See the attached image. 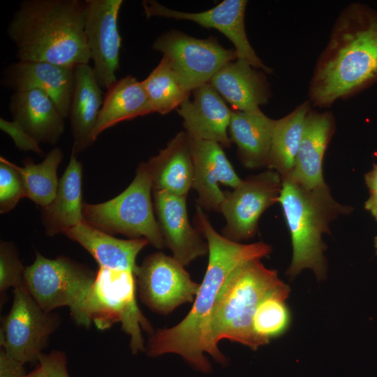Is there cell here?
I'll use <instances>...</instances> for the list:
<instances>
[{
  "mask_svg": "<svg viewBox=\"0 0 377 377\" xmlns=\"http://www.w3.org/2000/svg\"><path fill=\"white\" fill-rule=\"evenodd\" d=\"M195 221L208 244V265L193 304L176 325L149 334L145 348L149 357L174 353L203 374L212 371L205 356V343L219 294L230 274L243 263L267 256L272 247L263 242L244 244L217 232L197 205Z\"/></svg>",
  "mask_w": 377,
  "mask_h": 377,
  "instance_id": "1",
  "label": "cell"
},
{
  "mask_svg": "<svg viewBox=\"0 0 377 377\" xmlns=\"http://www.w3.org/2000/svg\"><path fill=\"white\" fill-rule=\"evenodd\" d=\"M377 81V13L358 3L337 18L318 59L309 96L314 106H330Z\"/></svg>",
  "mask_w": 377,
  "mask_h": 377,
  "instance_id": "2",
  "label": "cell"
},
{
  "mask_svg": "<svg viewBox=\"0 0 377 377\" xmlns=\"http://www.w3.org/2000/svg\"><path fill=\"white\" fill-rule=\"evenodd\" d=\"M84 16L85 1L23 0L6 31L18 60L75 68L91 59Z\"/></svg>",
  "mask_w": 377,
  "mask_h": 377,
  "instance_id": "3",
  "label": "cell"
},
{
  "mask_svg": "<svg viewBox=\"0 0 377 377\" xmlns=\"http://www.w3.org/2000/svg\"><path fill=\"white\" fill-rule=\"evenodd\" d=\"M283 283L277 272L265 267L260 259L249 260L238 267L219 294L211 318L205 353L226 365L227 358L218 348L221 340L228 339L253 350L258 349L252 329L253 316L261 301Z\"/></svg>",
  "mask_w": 377,
  "mask_h": 377,
  "instance_id": "4",
  "label": "cell"
},
{
  "mask_svg": "<svg viewBox=\"0 0 377 377\" xmlns=\"http://www.w3.org/2000/svg\"><path fill=\"white\" fill-rule=\"evenodd\" d=\"M279 202L293 245V258L288 274L294 276L309 268L318 279H323L326 260L322 236L330 232L332 221L348 214L352 208L336 201L326 184L310 188L288 178L282 179Z\"/></svg>",
  "mask_w": 377,
  "mask_h": 377,
  "instance_id": "5",
  "label": "cell"
},
{
  "mask_svg": "<svg viewBox=\"0 0 377 377\" xmlns=\"http://www.w3.org/2000/svg\"><path fill=\"white\" fill-rule=\"evenodd\" d=\"M135 274L130 270L99 267L84 312L89 324L99 330L121 323V330L130 337L133 353L145 351L142 330L154 332L151 325L142 313L136 300Z\"/></svg>",
  "mask_w": 377,
  "mask_h": 377,
  "instance_id": "6",
  "label": "cell"
},
{
  "mask_svg": "<svg viewBox=\"0 0 377 377\" xmlns=\"http://www.w3.org/2000/svg\"><path fill=\"white\" fill-rule=\"evenodd\" d=\"M152 182L146 163H140L130 185L115 198L83 204L84 222L108 234L144 238L153 246H165L151 198Z\"/></svg>",
  "mask_w": 377,
  "mask_h": 377,
  "instance_id": "7",
  "label": "cell"
},
{
  "mask_svg": "<svg viewBox=\"0 0 377 377\" xmlns=\"http://www.w3.org/2000/svg\"><path fill=\"white\" fill-rule=\"evenodd\" d=\"M95 276L87 267L68 257L50 259L36 252L34 263L25 267L24 283L43 309L67 306L77 324L88 327L84 306Z\"/></svg>",
  "mask_w": 377,
  "mask_h": 377,
  "instance_id": "8",
  "label": "cell"
},
{
  "mask_svg": "<svg viewBox=\"0 0 377 377\" xmlns=\"http://www.w3.org/2000/svg\"><path fill=\"white\" fill-rule=\"evenodd\" d=\"M152 48L169 59L181 84L190 92L209 83L225 64L237 59L235 49L224 48L213 36L199 39L175 30L158 36Z\"/></svg>",
  "mask_w": 377,
  "mask_h": 377,
  "instance_id": "9",
  "label": "cell"
},
{
  "mask_svg": "<svg viewBox=\"0 0 377 377\" xmlns=\"http://www.w3.org/2000/svg\"><path fill=\"white\" fill-rule=\"evenodd\" d=\"M59 319L57 314L43 309L24 286L15 288L11 309L2 320L1 346L24 364L38 362Z\"/></svg>",
  "mask_w": 377,
  "mask_h": 377,
  "instance_id": "10",
  "label": "cell"
},
{
  "mask_svg": "<svg viewBox=\"0 0 377 377\" xmlns=\"http://www.w3.org/2000/svg\"><path fill=\"white\" fill-rule=\"evenodd\" d=\"M281 189V177L268 169L242 180L232 191H225L220 208L226 219L223 236L237 242L253 237L260 216L279 202Z\"/></svg>",
  "mask_w": 377,
  "mask_h": 377,
  "instance_id": "11",
  "label": "cell"
},
{
  "mask_svg": "<svg viewBox=\"0 0 377 377\" xmlns=\"http://www.w3.org/2000/svg\"><path fill=\"white\" fill-rule=\"evenodd\" d=\"M135 278L142 302L162 315L172 312L183 304L193 302L200 288L184 265L159 251L145 257L138 267Z\"/></svg>",
  "mask_w": 377,
  "mask_h": 377,
  "instance_id": "12",
  "label": "cell"
},
{
  "mask_svg": "<svg viewBox=\"0 0 377 377\" xmlns=\"http://www.w3.org/2000/svg\"><path fill=\"white\" fill-rule=\"evenodd\" d=\"M122 0H85L84 34L93 71L101 89L117 81L121 36L117 26Z\"/></svg>",
  "mask_w": 377,
  "mask_h": 377,
  "instance_id": "13",
  "label": "cell"
},
{
  "mask_svg": "<svg viewBox=\"0 0 377 377\" xmlns=\"http://www.w3.org/2000/svg\"><path fill=\"white\" fill-rule=\"evenodd\" d=\"M247 1L224 0L212 8L200 13H186L170 9L156 1L145 0L142 6L147 18L153 16L186 20L223 34L234 45L237 59L248 62L253 68L271 73L251 45L245 31L244 15Z\"/></svg>",
  "mask_w": 377,
  "mask_h": 377,
  "instance_id": "14",
  "label": "cell"
},
{
  "mask_svg": "<svg viewBox=\"0 0 377 377\" xmlns=\"http://www.w3.org/2000/svg\"><path fill=\"white\" fill-rule=\"evenodd\" d=\"M75 68L44 61L18 60L2 71L1 84L13 92L37 89L45 93L66 119L74 89Z\"/></svg>",
  "mask_w": 377,
  "mask_h": 377,
  "instance_id": "15",
  "label": "cell"
},
{
  "mask_svg": "<svg viewBox=\"0 0 377 377\" xmlns=\"http://www.w3.org/2000/svg\"><path fill=\"white\" fill-rule=\"evenodd\" d=\"M191 138L193 158L192 188L198 193V205L207 211L220 212L225 192L219 184L233 189L242 179L237 175L217 142Z\"/></svg>",
  "mask_w": 377,
  "mask_h": 377,
  "instance_id": "16",
  "label": "cell"
},
{
  "mask_svg": "<svg viewBox=\"0 0 377 377\" xmlns=\"http://www.w3.org/2000/svg\"><path fill=\"white\" fill-rule=\"evenodd\" d=\"M156 220L165 246L186 266L208 253V244L190 223L186 200L165 191H153Z\"/></svg>",
  "mask_w": 377,
  "mask_h": 377,
  "instance_id": "17",
  "label": "cell"
},
{
  "mask_svg": "<svg viewBox=\"0 0 377 377\" xmlns=\"http://www.w3.org/2000/svg\"><path fill=\"white\" fill-rule=\"evenodd\" d=\"M193 91V100L187 99L177 108L184 119L186 131L192 138L212 141L229 147L231 141L228 128L232 110L209 83Z\"/></svg>",
  "mask_w": 377,
  "mask_h": 377,
  "instance_id": "18",
  "label": "cell"
},
{
  "mask_svg": "<svg viewBox=\"0 0 377 377\" xmlns=\"http://www.w3.org/2000/svg\"><path fill=\"white\" fill-rule=\"evenodd\" d=\"M334 128L335 121L330 112H318L310 110L304 121L294 168L284 178L310 188L325 184L323 156Z\"/></svg>",
  "mask_w": 377,
  "mask_h": 377,
  "instance_id": "19",
  "label": "cell"
},
{
  "mask_svg": "<svg viewBox=\"0 0 377 377\" xmlns=\"http://www.w3.org/2000/svg\"><path fill=\"white\" fill-rule=\"evenodd\" d=\"M146 164L151 178L152 191L186 197L193 180L191 136L186 131L177 133Z\"/></svg>",
  "mask_w": 377,
  "mask_h": 377,
  "instance_id": "20",
  "label": "cell"
},
{
  "mask_svg": "<svg viewBox=\"0 0 377 377\" xmlns=\"http://www.w3.org/2000/svg\"><path fill=\"white\" fill-rule=\"evenodd\" d=\"M263 72L246 61L237 59L225 64L209 83L234 110H253L266 104L271 96L269 85Z\"/></svg>",
  "mask_w": 377,
  "mask_h": 377,
  "instance_id": "21",
  "label": "cell"
},
{
  "mask_svg": "<svg viewBox=\"0 0 377 377\" xmlns=\"http://www.w3.org/2000/svg\"><path fill=\"white\" fill-rule=\"evenodd\" d=\"M8 106L13 120L39 143L54 145L64 131L65 118L52 98L40 90L13 92Z\"/></svg>",
  "mask_w": 377,
  "mask_h": 377,
  "instance_id": "22",
  "label": "cell"
},
{
  "mask_svg": "<svg viewBox=\"0 0 377 377\" xmlns=\"http://www.w3.org/2000/svg\"><path fill=\"white\" fill-rule=\"evenodd\" d=\"M101 87L89 64L75 68V84L68 118L73 135L71 153L76 156L94 142L93 132L103 105Z\"/></svg>",
  "mask_w": 377,
  "mask_h": 377,
  "instance_id": "23",
  "label": "cell"
},
{
  "mask_svg": "<svg viewBox=\"0 0 377 377\" xmlns=\"http://www.w3.org/2000/svg\"><path fill=\"white\" fill-rule=\"evenodd\" d=\"M274 125L275 120L266 116L260 108L232 111L228 127L230 139L237 145L239 158L245 168L267 167Z\"/></svg>",
  "mask_w": 377,
  "mask_h": 377,
  "instance_id": "24",
  "label": "cell"
},
{
  "mask_svg": "<svg viewBox=\"0 0 377 377\" xmlns=\"http://www.w3.org/2000/svg\"><path fill=\"white\" fill-rule=\"evenodd\" d=\"M64 234L84 248L99 267L130 270L135 273L136 258L148 244L144 238L121 239L82 222Z\"/></svg>",
  "mask_w": 377,
  "mask_h": 377,
  "instance_id": "25",
  "label": "cell"
},
{
  "mask_svg": "<svg viewBox=\"0 0 377 377\" xmlns=\"http://www.w3.org/2000/svg\"><path fill=\"white\" fill-rule=\"evenodd\" d=\"M82 165L71 153L69 163L59 179L56 196L43 207L45 233L54 236L84 222L82 193Z\"/></svg>",
  "mask_w": 377,
  "mask_h": 377,
  "instance_id": "26",
  "label": "cell"
},
{
  "mask_svg": "<svg viewBox=\"0 0 377 377\" xmlns=\"http://www.w3.org/2000/svg\"><path fill=\"white\" fill-rule=\"evenodd\" d=\"M153 112L142 81L126 75L107 89L93 140L95 142L102 132L120 122Z\"/></svg>",
  "mask_w": 377,
  "mask_h": 377,
  "instance_id": "27",
  "label": "cell"
},
{
  "mask_svg": "<svg viewBox=\"0 0 377 377\" xmlns=\"http://www.w3.org/2000/svg\"><path fill=\"white\" fill-rule=\"evenodd\" d=\"M310 110V101H306L286 116L275 120L267 168L279 173L281 179L288 176L294 168L304 121Z\"/></svg>",
  "mask_w": 377,
  "mask_h": 377,
  "instance_id": "28",
  "label": "cell"
},
{
  "mask_svg": "<svg viewBox=\"0 0 377 377\" xmlns=\"http://www.w3.org/2000/svg\"><path fill=\"white\" fill-rule=\"evenodd\" d=\"M62 158V151L55 147L45 155L42 162L35 163L31 158H27L22 161V167L17 165L26 198L42 208L50 205L56 196L59 181L57 172Z\"/></svg>",
  "mask_w": 377,
  "mask_h": 377,
  "instance_id": "29",
  "label": "cell"
},
{
  "mask_svg": "<svg viewBox=\"0 0 377 377\" xmlns=\"http://www.w3.org/2000/svg\"><path fill=\"white\" fill-rule=\"evenodd\" d=\"M142 83L154 112L166 114L189 98L165 56Z\"/></svg>",
  "mask_w": 377,
  "mask_h": 377,
  "instance_id": "30",
  "label": "cell"
},
{
  "mask_svg": "<svg viewBox=\"0 0 377 377\" xmlns=\"http://www.w3.org/2000/svg\"><path fill=\"white\" fill-rule=\"evenodd\" d=\"M289 292L288 286L283 283L269 293L258 305L252 322L258 347L268 343L288 328L290 315L286 300Z\"/></svg>",
  "mask_w": 377,
  "mask_h": 377,
  "instance_id": "31",
  "label": "cell"
},
{
  "mask_svg": "<svg viewBox=\"0 0 377 377\" xmlns=\"http://www.w3.org/2000/svg\"><path fill=\"white\" fill-rule=\"evenodd\" d=\"M26 198L24 186L17 165L3 156L0 157V212L11 211Z\"/></svg>",
  "mask_w": 377,
  "mask_h": 377,
  "instance_id": "32",
  "label": "cell"
},
{
  "mask_svg": "<svg viewBox=\"0 0 377 377\" xmlns=\"http://www.w3.org/2000/svg\"><path fill=\"white\" fill-rule=\"evenodd\" d=\"M25 267L20 260L14 244L1 241L0 244V292L4 295L9 288L24 286Z\"/></svg>",
  "mask_w": 377,
  "mask_h": 377,
  "instance_id": "33",
  "label": "cell"
},
{
  "mask_svg": "<svg viewBox=\"0 0 377 377\" xmlns=\"http://www.w3.org/2000/svg\"><path fill=\"white\" fill-rule=\"evenodd\" d=\"M0 128L12 138L19 149L31 151L39 156L44 155V151L39 146L40 143L26 132L17 121L0 118Z\"/></svg>",
  "mask_w": 377,
  "mask_h": 377,
  "instance_id": "34",
  "label": "cell"
},
{
  "mask_svg": "<svg viewBox=\"0 0 377 377\" xmlns=\"http://www.w3.org/2000/svg\"><path fill=\"white\" fill-rule=\"evenodd\" d=\"M49 377H70L66 367V357L61 351L42 353L38 360Z\"/></svg>",
  "mask_w": 377,
  "mask_h": 377,
  "instance_id": "35",
  "label": "cell"
},
{
  "mask_svg": "<svg viewBox=\"0 0 377 377\" xmlns=\"http://www.w3.org/2000/svg\"><path fill=\"white\" fill-rule=\"evenodd\" d=\"M25 364L8 354L4 349L0 350V377H24Z\"/></svg>",
  "mask_w": 377,
  "mask_h": 377,
  "instance_id": "36",
  "label": "cell"
},
{
  "mask_svg": "<svg viewBox=\"0 0 377 377\" xmlns=\"http://www.w3.org/2000/svg\"><path fill=\"white\" fill-rule=\"evenodd\" d=\"M365 182L370 193L377 191V164L365 175Z\"/></svg>",
  "mask_w": 377,
  "mask_h": 377,
  "instance_id": "37",
  "label": "cell"
},
{
  "mask_svg": "<svg viewBox=\"0 0 377 377\" xmlns=\"http://www.w3.org/2000/svg\"><path fill=\"white\" fill-rule=\"evenodd\" d=\"M365 208L377 220V191L370 193V195L365 202Z\"/></svg>",
  "mask_w": 377,
  "mask_h": 377,
  "instance_id": "38",
  "label": "cell"
},
{
  "mask_svg": "<svg viewBox=\"0 0 377 377\" xmlns=\"http://www.w3.org/2000/svg\"><path fill=\"white\" fill-rule=\"evenodd\" d=\"M24 377H49L45 369L40 364L31 373L27 374Z\"/></svg>",
  "mask_w": 377,
  "mask_h": 377,
  "instance_id": "39",
  "label": "cell"
},
{
  "mask_svg": "<svg viewBox=\"0 0 377 377\" xmlns=\"http://www.w3.org/2000/svg\"><path fill=\"white\" fill-rule=\"evenodd\" d=\"M374 243H375V248H376V251L377 254V236L375 237Z\"/></svg>",
  "mask_w": 377,
  "mask_h": 377,
  "instance_id": "40",
  "label": "cell"
}]
</instances>
